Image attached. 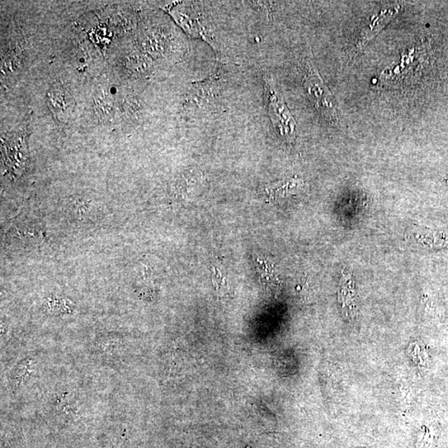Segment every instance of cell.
Listing matches in <instances>:
<instances>
[{"label":"cell","instance_id":"6da1fadb","mask_svg":"<svg viewBox=\"0 0 448 448\" xmlns=\"http://www.w3.org/2000/svg\"><path fill=\"white\" fill-rule=\"evenodd\" d=\"M303 88L306 97L324 119L339 126V110L336 97L325 84L310 54L304 60Z\"/></svg>","mask_w":448,"mask_h":448},{"label":"cell","instance_id":"7a4b0ae2","mask_svg":"<svg viewBox=\"0 0 448 448\" xmlns=\"http://www.w3.org/2000/svg\"><path fill=\"white\" fill-rule=\"evenodd\" d=\"M264 89L267 101L268 116L279 138L286 144L295 143L297 136V124L287 107L284 98L277 89L272 75L264 74Z\"/></svg>","mask_w":448,"mask_h":448},{"label":"cell","instance_id":"3957f363","mask_svg":"<svg viewBox=\"0 0 448 448\" xmlns=\"http://www.w3.org/2000/svg\"><path fill=\"white\" fill-rule=\"evenodd\" d=\"M224 85L219 75L212 73L202 81L193 83L186 97L183 108L188 114H210L218 109L223 97Z\"/></svg>","mask_w":448,"mask_h":448},{"label":"cell","instance_id":"277c9868","mask_svg":"<svg viewBox=\"0 0 448 448\" xmlns=\"http://www.w3.org/2000/svg\"><path fill=\"white\" fill-rule=\"evenodd\" d=\"M176 20L179 25L185 30L188 35L193 37H202V40L209 42L212 48L218 49L219 46L216 44V41L212 35L210 28L202 22L200 18L199 13L192 6H182L181 8L176 9Z\"/></svg>","mask_w":448,"mask_h":448},{"label":"cell","instance_id":"5b68a950","mask_svg":"<svg viewBox=\"0 0 448 448\" xmlns=\"http://www.w3.org/2000/svg\"><path fill=\"white\" fill-rule=\"evenodd\" d=\"M400 11L399 6L389 8L385 11H381L379 16L373 18L369 25H367L361 32L360 40H358V48H364V47L370 40L379 34L385 28L388 23L394 20L398 16Z\"/></svg>","mask_w":448,"mask_h":448},{"label":"cell","instance_id":"8992f818","mask_svg":"<svg viewBox=\"0 0 448 448\" xmlns=\"http://www.w3.org/2000/svg\"><path fill=\"white\" fill-rule=\"evenodd\" d=\"M50 109L59 121H65L70 116L73 100L69 92L60 85H55L48 94Z\"/></svg>","mask_w":448,"mask_h":448},{"label":"cell","instance_id":"52a82bcc","mask_svg":"<svg viewBox=\"0 0 448 448\" xmlns=\"http://www.w3.org/2000/svg\"><path fill=\"white\" fill-rule=\"evenodd\" d=\"M97 116L102 121H108L114 115L115 102L111 94L103 92L95 98L94 102Z\"/></svg>","mask_w":448,"mask_h":448}]
</instances>
